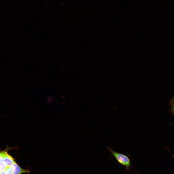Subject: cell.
<instances>
[{
    "label": "cell",
    "mask_w": 174,
    "mask_h": 174,
    "mask_svg": "<svg viewBox=\"0 0 174 174\" xmlns=\"http://www.w3.org/2000/svg\"><path fill=\"white\" fill-rule=\"evenodd\" d=\"M107 148L117 161L129 170V167L131 166L130 160L129 158L123 154L114 151L109 146Z\"/></svg>",
    "instance_id": "6da1fadb"
},
{
    "label": "cell",
    "mask_w": 174,
    "mask_h": 174,
    "mask_svg": "<svg viewBox=\"0 0 174 174\" xmlns=\"http://www.w3.org/2000/svg\"><path fill=\"white\" fill-rule=\"evenodd\" d=\"M9 167L11 169L13 174H22L29 172V171L21 168L16 162Z\"/></svg>",
    "instance_id": "7a4b0ae2"
},
{
    "label": "cell",
    "mask_w": 174,
    "mask_h": 174,
    "mask_svg": "<svg viewBox=\"0 0 174 174\" xmlns=\"http://www.w3.org/2000/svg\"><path fill=\"white\" fill-rule=\"evenodd\" d=\"M2 152L3 160L7 167H9L15 163L14 158L6 151Z\"/></svg>",
    "instance_id": "3957f363"
},
{
    "label": "cell",
    "mask_w": 174,
    "mask_h": 174,
    "mask_svg": "<svg viewBox=\"0 0 174 174\" xmlns=\"http://www.w3.org/2000/svg\"><path fill=\"white\" fill-rule=\"evenodd\" d=\"M7 167L3 160L2 152H0V172L4 171Z\"/></svg>",
    "instance_id": "277c9868"
},
{
    "label": "cell",
    "mask_w": 174,
    "mask_h": 174,
    "mask_svg": "<svg viewBox=\"0 0 174 174\" xmlns=\"http://www.w3.org/2000/svg\"><path fill=\"white\" fill-rule=\"evenodd\" d=\"M169 104L171 108L170 109V112L174 116V96L172 97L170 101Z\"/></svg>",
    "instance_id": "5b68a950"
},
{
    "label": "cell",
    "mask_w": 174,
    "mask_h": 174,
    "mask_svg": "<svg viewBox=\"0 0 174 174\" xmlns=\"http://www.w3.org/2000/svg\"><path fill=\"white\" fill-rule=\"evenodd\" d=\"M4 171L5 174H13L12 171L9 167H7Z\"/></svg>",
    "instance_id": "8992f818"
},
{
    "label": "cell",
    "mask_w": 174,
    "mask_h": 174,
    "mask_svg": "<svg viewBox=\"0 0 174 174\" xmlns=\"http://www.w3.org/2000/svg\"><path fill=\"white\" fill-rule=\"evenodd\" d=\"M47 100L49 104L51 103L53 101V98L51 96H48L47 98Z\"/></svg>",
    "instance_id": "52a82bcc"
},
{
    "label": "cell",
    "mask_w": 174,
    "mask_h": 174,
    "mask_svg": "<svg viewBox=\"0 0 174 174\" xmlns=\"http://www.w3.org/2000/svg\"><path fill=\"white\" fill-rule=\"evenodd\" d=\"M0 174H5L4 171L0 172Z\"/></svg>",
    "instance_id": "ba28073f"
},
{
    "label": "cell",
    "mask_w": 174,
    "mask_h": 174,
    "mask_svg": "<svg viewBox=\"0 0 174 174\" xmlns=\"http://www.w3.org/2000/svg\"><path fill=\"white\" fill-rule=\"evenodd\" d=\"M170 153H171V155H172V157L174 159V156L171 152H170Z\"/></svg>",
    "instance_id": "9c48e42d"
}]
</instances>
